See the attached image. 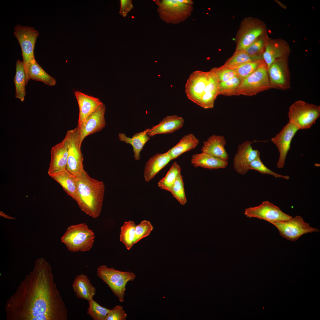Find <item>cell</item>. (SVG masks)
Listing matches in <instances>:
<instances>
[{"label":"cell","instance_id":"obj_38","mask_svg":"<svg viewBox=\"0 0 320 320\" xmlns=\"http://www.w3.org/2000/svg\"><path fill=\"white\" fill-rule=\"evenodd\" d=\"M249 169H253L258 171L263 174L271 175L276 178H282L288 180L289 177L276 173L267 168L262 162L260 157L252 161L249 166Z\"/></svg>","mask_w":320,"mask_h":320},{"label":"cell","instance_id":"obj_27","mask_svg":"<svg viewBox=\"0 0 320 320\" xmlns=\"http://www.w3.org/2000/svg\"><path fill=\"white\" fill-rule=\"evenodd\" d=\"M199 143V140L193 134H189L184 135L177 144L167 152L172 160L183 153L194 149Z\"/></svg>","mask_w":320,"mask_h":320},{"label":"cell","instance_id":"obj_37","mask_svg":"<svg viewBox=\"0 0 320 320\" xmlns=\"http://www.w3.org/2000/svg\"><path fill=\"white\" fill-rule=\"evenodd\" d=\"M170 192L181 204L184 205L186 204L187 199L185 191L184 182L181 173L177 176Z\"/></svg>","mask_w":320,"mask_h":320},{"label":"cell","instance_id":"obj_35","mask_svg":"<svg viewBox=\"0 0 320 320\" xmlns=\"http://www.w3.org/2000/svg\"><path fill=\"white\" fill-rule=\"evenodd\" d=\"M241 82L236 76L226 81L219 83L218 95L238 96L237 91Z\"/></svg>","mask_w":320,"mask_h":320},{"label":"cell","instance_id":"obj_8","mask_svg":"<svg viewBox=\"0 0 320 320\" xmlns=\"http://www.w3.org/2000/svg\"><path fill=\"white\" fill-rule=\"evenodd\" d=\"M272 224L278 229L281 236L292 241L297 240L304 234L319 231L318 228L311 226L298 215L287 220L276 222Z\"/></svg>","mask_w":320,"mask_h":320},{"label":"cell","instance_id":"obj_28","mask_svg":"<svg viewBox=\"0 0 320 320\" xmlns=\"http://www.w3.org/2000/svg\"><path fill=\"white\" fill-rule=\"evenodd\" d=\"M14 81L15 87V97L20 99L21 101H23L26 95V73L23 62L18 60L16 62V73Z\"/></svg>","mask_w":320,"mask_h":320},{"label":"cell","instance_id":"obj_1","mask_svg":"<svg viewBox=\"0 0 320 320\" xmlns=\"http://www.w3.org/2000/svg\"><path fill=\"white\" fill-rule=\"evenodd\" d=\"M5 310L7 320H68L52 267L44 258L36 260L33 270L7 300Z\"/></svg>","mask_w":320,"mask_h":320},{"label":"cell","instance_id":"obj_5","mask_svg":"<svg viewBox=\"0 0 320 320\" xmlns=\"http://www.w3.org/2000/svg\"><path fill=\"white\" fill-rule=\"evenodd\" d=\"M289 122L299 129L311 127L320 116V106L299 100L290 107Z\"/></svg>","mask_w":320,"mask_h":320},{"label":"cell","instance_id":"obj_4","mask_svg":"<svg viewBox=\"0 0 320 320\" xmlns=\"http://www.w3.org/2000/svg\"><path fill=\"white\" fill-rule=\"evenodd\" d=\"M97 275L105 283L121 302L124 301L126 286L129 281H134L135 274L130 271H122L106 265L99 267Z\"/></svg>","mask_w":320,"mask_h":320},{"label":"cell","instance_id":"obj_6","mask_svg":"<svg viewBox=\"0 0 320 320\" xmlns=\"http://www.w3.org/2000/svg\"><path fill=\"white\" fill-rule=\"evenodd\" d=\"M160 17L167 23L177 24L191 14L193 4L182 3L178 0H155Z\"/></svg>","mask_w":320,"mask_h":320},{"label":"cell","instance_id":"obj_12","mask_svg":"<svg viewBox=\"0 0 320 320\" xmlns=\"http://www.w3.org/2000/svg\"><path fill=\"white\" fill-rule=\"evenodd\" d=\"M269 81L271 88L281 90L290 87V74L284 57L273 63L268 68Z\"/></svg>","mask_w":320,"mask_h":320},{"label":"cell","instance_id":"obj_14","mask_svg":"<svg viewBox=\"0 0 320 320\" xmlns=\"http://www.w3.org/2000/svg\"><path fill=\"white\" fill-rule=\"evenodd\" d=\"M106 109L103 104L89 115L79 126H78L79 145L87 136L99 132L106 126L105 113Z\"/></svg>","mask_w":320,"mask_h":320},{"label":"cell","instance_id":"obj_31","mask_svg":"<svg viewBox=\"0 0 320 320\" xmlns=\"http://www.w3.org/2000/svg\"><path fill=\"white\" fill-rule=\"evenodd\" d=\"M263 60V59H262L249 62L226 68L234 71L236 73L237 76L241 81L253 73L257 68Z\"/></svg>","mask_w":320,"mask_h":320},{"label":"cell","instance_id":"obj_26","mask_svg":"<svg viewBox=\"0 0 320 320\" xmlns=\"http://www.w3.org/2000/svg\"><path fill=\"white\" fill-rule=\"evenodd\" d=\"M25 70L26 85L30 79L41 81L49 86L56 83L55 79L46 72L35 60L30 63Z\"/></svg>","mask_w":320,"mask_h":320},{"label":"cell","instance_id":"obj_29","mask_svg":"<svg viewBox=\"0 0 320 320\" xmlns=\"http://www.w3.org/2000/svg\"><path fill=\"white\" fill-rule=\"evenodd\" d=\"M263 31L259 27L247 28L239 37L236 51L244 50L257 39Z\"/></svg>","mask_w":320,"mask_h":320},{"label":"cell","instance_id":"obj_20","mask_svg":"<svg viewBox=\"0 0 320 320\" xmlns=\"http://www.w3.org/2000/svg\"><path fill=\"white\" fill-rule=\"evenodd\" d=\"M226 143L224 136L213 135L204 141L201 150L203 152L227 160L229 156L225 148Z\"/></svg>","mask_w":320,"mask_h":320},{"label":"cell","instance_id":"obj_9","mask_svg":"<svg viewBox=\"0 0 320 320\" xmlns=\"http://www.w3.org/2000/svg\"><path fill=\"white\" fill-rule=\"evenodd\" d=\"M14 33L21 47L25 70L30 63L35 60L34 49L39 33L33 27L17 25L14 28Z\"/></svg>","mask_w":320,"mask_h":320},{"label":"cell","instance_id":"obj_13","mask_svg":"<svg viewBox=\"0 0 320 320\" xmlns=\"http://www.w3.org/2000/svg\"><path fill=\"white\" fill-rule=\"evenodd\" d=\"M208 80V71H196L192 72L185 85L188 98L198 105L205 93Z\"/></svg>","mask_w":320,"mask_h":320},{"label":"cell","instance_id":"obj_23","mask_svg":"<svg viewBox=\"0 0 320 320\" xmlns=\"http://www.w3.org/2000/svg\"><path fill=\"white\" fill-rule=\"evenodd\" d=\"M73 289L79 298L86 300L88 302L93 299L96 294V288L87 276L81 274L77 276L72 283Z\"/></svg>","mask_w":320,"mask_h":320},{"label":"cell","instance_id":"obj_43","mask_svg":"<svg viewBox=\"0 0 320 320\" xmlns=\"http://www.w3.org/2000/svg\"><path fill=\"white\" fill-rule=\"evenodd\" d=\"M120 2L119 14L123 17H125L128 13L133 7L132 1L131 0H121Z\"/></svg>","mask_w":320,"mask_h":320},{"label":"cell","instance_id":"obj_2","mask_svg":"<svg viewBox=\"0 0 320 320\" xmlns=\"http://www.w3.org/2000/svg\"><path fill=\"white\" fill-rule=\"evenodd\" d=\"M75 201L81 209L95 218L100 215L104 199L103 182L91 177L84 170L76 177Z\"/></svg>","mask_w":320,"mask_h":320},{"label":"cell","instance_id":"obj_22","mask_svg":"<svg viewBox=\"0 0 320 320\" xmlns=\"http://www.w3.org/2000/svg\"><path fill=\"white\" fill-rule=\"evenodd\" d=\"M171 160L167 153H157L146 163L144 170L145 181L148 182Z\"/></svg>","mask_w":320,"mask_h":320},{"label":"cell","instance_id":"obj_25","mask_svg":"<svg viewBox=\"0 0 320 320\" xmlns=\"http://www.w3.org/2000/svg\"><path fill=\"white\" fill-rule=\"evenodd\" d=\"M149 129L147 128L143 132L137 133L131 138L127 137L123 133H119L118 135V137L120 141L132 145L134 153V156L136 160H140V152L145 143L150 139V136L147 134Z\"/></svg>","mask_w":320,"mask_h":320},{"label":"cell","instance_id":"obj_15","mask_svg":"<svg viewBox=\"0 0 320 320\" xmlns=\"http://www.w3.org/2000/svg\"><path fill=\"white\" fill-rule=\"evenodd\" d=\"M299 129L288 122L271 140L277 147L279 155L277 166L279 168L284 167L286 156L290 148L291 141Z\"/></svg>","mask_w":320,"mask_h":320},{"label":"cell","instance_id":"obj_30","mask_svg":"<svg viewBox=\"0 0 320 320\" xmlns=\"http://www.w3.org/2000/svg\"><path fill=\"white\" fill-rule=\"evenodd\" d=\"M136 225L134 222L129 221L125 222L120 228V241L128 250L134 244Z\"/></svg>","mask_w":320,"mask_h":320},{"label":"cell","instance_id":"obj_19","mask_svg":"<svg viewBox=\"0 0 320 320\" xmlns=\"http://www.w3.org/2000/svg\"><path fill=\"white\" fill-rule=\"evenodd\" d=\"M184 123V119L177 115L167 116L157 125L149 129L147 135L151 137L159 134H167L174 132L181 128Z\"/></svg>","mask_w":320,"mask_h":320},{"label":"cell","instance_id":"obj_7","mask_svg":"<svg viewBox=\"0 0 320 320\" xmlns=\"http://www.w3.org/2000/svg\"><path fill=\"white\" fill-rule=\"evenodd\" d=\"M271 88L268 68L263 60L253 73L241 81L237 94L250 96Z\"/></svg>","mask_w":320,"mask_h":320},{"label":"cell","instance_id":"obj_18","mask_svg":"<svg viewBox=\"0 0 320 320\" xmlns=\"http://www.w3.org/2000/svg\"><path fill=\"white\" fill-rule=\"evenodd\" d=\"M79 108L78 126L103 104L98 98L90 96L79 91L74 92Z\"/></svg>","mask_w":320,"mask_h":320},{"label":"cell","instance_id":"obj_44","mask_svg":"<svg viewBox=\"0 0 320 320\" xmlns=\"http://www.w3.org/2000/svg\"><path fill=\"white\" fill-rule=\"evenodd\" d=\"M0 215L1 216H2L3 217H4L5 218H8V219H15V218H13V217H10V216H9L8 215H6L4 213V212H3L2 211L0 212Z\"/></svg>","mask_w":320,"mask_h":320},{"label":"cell","instance_id":"obj_24","mask_svg":"<svg viewBox=\"0 0 320 320\" xmlns=\"http://www.w3.org/2000/svg\"><path fill=\"white\" fill-rule=\"evenodd\" d=\"M49 175L60 184L67 195L75 200L76 194V177L66 169Z\"/></svg>","mask_w":320,"mask_h":320},{"label":"cell","instance_id":"obj_40","mask_svg":"<svg viewBox=\"0 0 320 320\" xmlns=\"http://www.w3.org/2000/svg\"><path fill=\"white\" fill-rule=\"evenodd\" d=\"M211 70L215 73L219 83L226 81L237 76L236 73L234 71L222 66L214 68Z\"/></svg>","mask_w":320,"mask_h":320},{"label":"cell","instance_id":"obj_3","mask_svg":"<svg viewBox=\"0 0 320 320\" xmlns=\"http://www.w3.org/2000/svg\"><path fill=\"white\" fill-rule=\"evenodd\" d=\"M95 236L85 223L69 227L61 239L68 249L75 252H86L92 247Z\"/></svg>","mask_w":320,"mask_h":320},{"label":"cell","instance_id":"obj_17","mask_svg":"<svg viewBox=\"0 0 320 320\" xmlns=\"http://www.w3.org/2000/svg\"><path fill=\"white\" fill-rule=\"evenodd\" d=\"M50 154L49 175L66 168L68 155V139L66 135L62 141L52 148Z\"/></svg>","mask_w":320,"mask_h":320},{"label":"cell","instance_id":"obj_32","mask_svg":"<svg viewBox=\"0 0 320 320\" xmlns=\"http://www.w3.org/2000/svg\"><path fill=\"white\" fill-rule=\"evenodd\" d=\"M181 169L177 162L172 164L165 176L159 181L158 186L161 189L170 192L177 176L181 173Z\"/></svg>","mask_w":320,"mask_h":320},{"label":"cell","instance_id":"obj_10","mask_svg":"<svg viewBox=\"0 0 320 320\" xmlns=\"http://www.w3.org/2000/svg\"><path fill=\"white\" fill-rule=\"evenodd\" d=\"M66 135L68 139V155L66 169L75 177L84 170L83 156L79 145L77 127L67 131Z\"/></svg>","mask_w":320,"mask_h":320},{"label":"cell","instance_id":"obj_21","mask_svg":"<svg viewBox=\"0 0 320 320\" xmlns=\"http://www.w3.org/2000/svg\"><path fill=\"white\" fill-rule=\"evenodd\" d=\"M191 162L195 167H201L209 169L225 168L228 164L227 160L203 152L193 155Z\"/></svg>","mask_w":320,"mask_h":320},{"label":"cell","instance_id":"obj_39","mask_svg":"<svg viewBox=\"0 0 320 320\" xmlns=\"http://www.w3.org/2000/svg\"><path fill=\"white\" fill-rule=\"evenodd\" d=\"M153 228L150 222L146 220L142 221L138 225H136L135 229L134 244L149 236Z\"/></svg>","mask_w":320,"mask_h":320},{"label":"cell","instance_id":"obj_11","mask_svg":"<svg viewBox=\"0 0 320 320\" xmlns=\"http://www.w3.org/2000/svg\"><path fill=\"white\" fill-rule=\"evenodd\" d=\"M244 214L248 217L264 220L271 224L276 222L287 220L293 217L268 201H263L258 206L246 208Z\"/></svg>","mask_w":320,"mask_h":320},{"label":"cell","instance_id":"obj_33","mask_svg":"<svg viewBox=\"0 0 320 320\" xmlns=\"http://www.w3.org/2000/svg\"><path fill=\"white\" fill-rule=\"evenodd\" d=\"M286 53L283 49L271 44H267L262 55L268 68L276 60L284 57Z\"/></svg>","mask_w":320,"mask_h":320},{"label":"cell","instance_id":"obj_42","mask_svg":"<svg viewBox=\"0 0 320 320\" xmlns=\"http://www.w3.org/2000/svg\"><path fill=\"white\" fill-rule=\"evenodd\" d=\"M127 316L123 306L116 305L110 310L105 320H125Z\"/></svg>","mask_w":320,"mask_h":320},{"label":"cell","instance_id":"obj_16","mask_svg":"<svg viewBox=\"0 0 320 320\" xmlns=\"http://www.w3.org/2000/svg\"><path fill=\"white\" fill-rule=\"evenodd\" d=\"M252 142L247 141L239 145L233 161V167L239 174L244 175L249 169L250 163L260 157V153L257 150L253 149L251 145Z\"/></svg>","mask_w":320,"mask_h":320},{"label":"cell","instance_id":"obj_41","mask_svg":"<svg viewBox=\"0 0 320 320\" xmlns=\"http://www.w3.org/2000/svg\"><path fill=\"white\" fill-rule=\"evenodd\" d=\"M264 45L263 40L257 39L243 50L252 56H262L264 52Z\"/></svg>","mask_w":320,"mask_h":320},{"label":"cell","instance_id":"obj_36","mask_svg":"<svg viewBox=\"0 0 320 320\" xmlns=\"http://www.w3.org/2000/svg\"><path fill=\"white\" fill-rule=\"evenodd\" d=\"M88 302L87 313L94 320H105L110 309L101 306L93 299Z\"/></svg>","mask_w":320,"mask_h":320},{"label":"cell","instance_id":"obj_34","mask_svg":"<svg viewBox=\"0 0 320 320\" xmlns=\"http://www.w3.org/2000/svg\"><path fill=\"white\" fill-rule=\"evenodd\" d=\"M262 59H263L262 56L253 57L249 55L243 50L236 51L233 55L222 66L227 67Z\"/></svg>","mask_w":320,"mask_h":320}]
</instances>
